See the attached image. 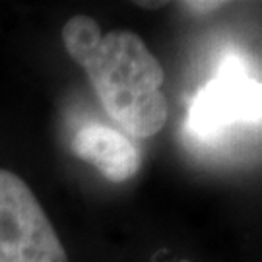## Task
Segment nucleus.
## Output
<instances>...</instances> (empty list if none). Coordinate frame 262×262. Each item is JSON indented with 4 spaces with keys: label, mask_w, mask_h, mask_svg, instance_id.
Segmentation results:
<instances>
[{
    "label": "nucleus",
    "mask_w": 262,
    "mask_h": 262,
    "mask_svg": "<svg viewBox=\"0 0 262 262\" xmlns=\"http://www.w3.org/2000/svg\"><path fill=\"white\" fill-rule=\"evenodd\" d=\"M179 262H188V260H179Z\"/></svg>",
    "instance_id": "nucleus-7"
},
{
    "label": "nucleus",
    "mask_w": 262,
    "mask_h": 262,
    "mask_svg": "<svg viewBox=\"0 0 262 262\" xmlns=\"http://www.w3.org/2000/svg\"><path fill=\"white\" fill-rule=\"evenodd\" d=\"M239 122H262V84L247 76L241 56L227 53L188 107L187 128L198 140H212Z\"/></svg>",
    "instance_id": "nucleus-3"
},
{
    "label": "nucleus",
    "mask_w": 262,
    "mask_h": 262,
    "mask_svg": "<svg viewBox=\"0 0 262 262\" xmlns=\"http://www.w3.org/2000/svg\"><path fill=\"white\" fill-rule=\"evenodd\" d=\"M70 58L85 70L95 95L113 121L134 138H150L167 122L163 68L136 33H101L88 16H74L62 28Z\"/></svg>",
    "instance_id": "nucleus-1"
},
{
    "label": "nucleus",
    "mask_w": 262,
    "mask_h": 262,
    "mask_svg": "<svg viewBox=\"0 0 262 262\" xmlns=\"http://www.w3.org/2000/svg\"><path fill=\"white\" fill-rule=\"evenodd\" d=\"M138 6H142V8H161V6H165V2H138Z\"/></svg>",
    "instance_id": "nucleus-6"
},
{
    "label": "nucleus",
    "mask_w": 262,
    "mask_h": 262,
    "mask_svg": "<svg viewBox=\"0 0 262 262\" xmlns=\"http://www.w3.org/2000/svg\"><path fill=\"white\" fill-rule=\"evenodd\" d=\"M227 2H198V0H192V2H183V6L188 10V12H194V14H208V12H214V10L224 8Z\"/></svg>",
    "instance_id": "nucleus-5"
},
{
    "label": "nucleus",
    "mask_w": 262,
    "mask_h": 262,
    "mask_svg": "<svg viewBox=\"0 0 262 262\" xmlns=\"http://www.w3.org/2000/svg\"><path fill=\"white\" fill-rule=\"evenodd\" d=\"M0 262H68L35 194L6 169H0Z\"/></svg>",
    "instance_id": "nucleus-2"
},
{
    "label": "nucleus",
    "mask_w": 262,
    "mask_h": 262,
    "mask_svg": "<svg viewBox=\"0 0 262 262\" xmlns=\"http://www.w3.org/2000/svg\"><path fill=\"white\" fill-rule=\"evenodd\" d=\"M72 151L113 183L132 179L142 161L138 148L124 132L101 122H88L78 128L72 138Z\"/></svg>",
    "instance_id": "nucleus-4"
}]
</instances>
